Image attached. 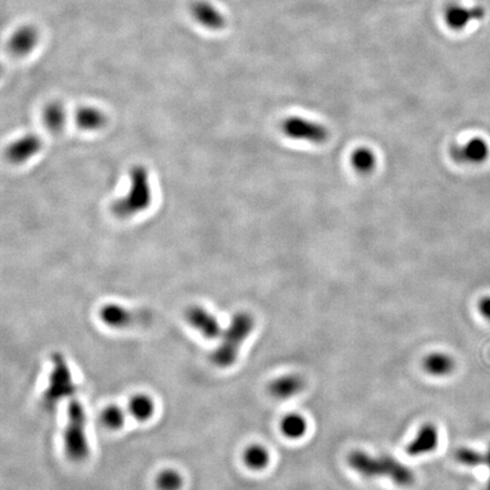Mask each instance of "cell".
Here are the masks:
<instances>
[{"instance_id":"obj_1","label":"cell","mask_w":490,"mask_h":490,"mask_svg":"<svg viewBox=\"0 0 490 490\" xmlns=\"http://www.w3.org/2000/svg\"><path fill=\"white\" fill-rule=\"evenodd\" d=\"M347 463L354 471L367 477H387L400 487H407L414 482L412 471L402 462L387 456H371L365 451H351L347 456Z\"/></svg>"},{"instance_id":"obj_2","label":"cell","mask_w":490,"mask_h":490,"mask_svg":"<svg viewBox=\"0 0 490 490\" xmlns=\"http://www.w3.org/2000/svg\"><path fill=\"white\" fill-rule=\"evenodd\" d=\"M153 202V188L147 167L135 164L130 171L129 191L111 204V213L118 218H131L144 213Z\"/></svg>"},{"instance_id":"obj_3","label":"cell","mask_w":490,"mask_h":490,"mask_svg":"<svg viewBox=\"0 0 490 490\" xmlns=\"http://www.w3.org/2000/svg\"><path fill=\"white\" fill-rule=\"evenodd\" d=\"M254 328V319L248 312L234 314L227 328L220 336L218 346L216 347L211 360L219 368H230L237 362L243 343Z\"/></svg>"},{"instance_id":"obj_4","label":"cell","mask_w":490,"mask_h":490,"mask_svg":"<svg viewBox=\"0 0 490 490\" xmlns=\"http://www.w3.org/2000/svg\"><path fill=\"white\" fill-rule=\"evenodd\" d=\"M63 438L65 454L69 460L81 462L89 456L90 449L87 435V413L78 400L69 402Z\"/></svg>"},{"instance_id":"obj_5","label":"cell","mask_w":490,"mask_h":490,"mask_svg":"<svg viewBox=\"0 0 490 490\" xmlns=\"http://www.w3.org/2000/svg\"><path fill=\"white\" fill-rule=\"evenodd\" d=\"M76 392L72 371L62 353H52L48 386L42 395V402L47 409H52L59 402L71 398Z\"/></svg>"},{"instance_id":"obj_6","label":"cell","mask_w":490,"mask_h":490,"mask_svg":"<svg viewBox=\"0 0 490 490\" xmlns=\"http://www.w3.org/2000/svg\"><path fill=\"white\" fill-rule=\"evenodd\" d=\"M281 130L288 138L312 144H323L328 139V131L325 126L301 117H288L281 124Z\"/></svg>"},{"instance_id":"obj_7","label":"cell","mask_w":490,"mask_h":490,"mask_svg":"<svg viewBox=\"0 0 490 490\" xmlns=\"http://www.w3.org/2000/svg\"><path fill=\"white\" fill-rule=\"evenodd\" d=\"M190 14L192 20L204 30L217 32L224 30L227 24L224 13L209 0L193 1L190 6Z\"/></svg>"},{"instance_id":"obj_8","label":"cell","mask_w":490,"mask_h":490,"mask_svg":"<svg viewBox=\"0 0 490 490\" xmlns=\"http://www.w3.org/2000/svg\"><path fill=\"white\" fill-rule=\"evenodd\" d=\"M99 319L111 328L122 329L146 321L147 314L136 312L117 303H107L99 310Z\"/></svg>"},{"instance_id":"obj_9","label":"cell","mask_w":490,"mask_h":490,"mask_svg":"<svg viewBox=\"0 0 490 490\" xmlns=\"http://www.w3.org/2000/svg\"><path fill=\"white\" fill-rule=\"evenodd\" d=\"M186 321L192 328L200 332L206 340H216L220 338L223 334L220 323L215 314L206 310L200 305H191L186 309L184 314Z\"/></svg>"},{"instance_id":"obj_10","label":"cell","mask_w":490,"mask_h":490,"mask_svg":"<svg viewBox=\"0 0 490 490\" xmlns=\"http://www.w3.org/2000/svg\"><path fill=\"white\" fill-rule=\"evenodd\" d=\"M40 42V32L36 25L22 24L9 36L7 48L16 57H25L34 51Z\"/></svg>"},{"instance_id":"obj_11","label":"cell","mask_w":490,"mask_h":490,"mask_svg":"<svg viewBox=\"0 0 490 490\" xmlns=\"http://www.w3.org/2000/svg\"><path fill=\"white\" fill-rule=\"evenodd\" d=\"M43 147L40 135L27 133L10 142L5 149V155L12 164H23L38 155Z\"/></svg>"},{"instance_id":"obj_12","label":"cell","mask_w":490,"mask_h":490,"mask_svg":"<svg viewBox=\"0 0 490 490\" xmlns=\"http://www.w3.org/2000/svg\"><path fill=\"white\" fill-rule=\"evenodd\" d=\"M486 16V9L482 6H464L461 4H451L446 7V24L454 31H462L472 22L482 21Z\"/></svg>"},{"instance_id":"obj_13","label":"cell","mask_w":490,"mask_h":490,"mask_svg":"<svg viewBox=\"0 0 490 490\" xmlns=\"http://www.w3.org/2000/svg\"><path fill=\"white\" fill-rule=\"evenodd\" d=\"M490 148L482 138H473L463 144H455L451 148V157L455 162L465 164H479L489 157Z\"/></svg>"},{"instance_id":"obj_14","label":"cell","mask_w":490,"mask_h":490,"mask_svg":"<svg viewBox=\"0 0 490 490\" xmlns=\"http://www.w3.org/2000/svg\"><path fill=\"white\" fill-rule=\"evenodd\" d=\"M438 430L431 424H426L420 428L416 438L410 442L407 453L410 456H419L435 451L438 445Z\"/></svg>"},{"instance_id":"obj_15","label":"cell","mask_w":490,"mask_h":490,"mask_svg":"<svg viewBox=\"0 0 490 490\" xmlns=\"http://www.w3.org/2000/svg\"><path fill=\"white\" fill-rule=\"evenodd\" d=\"M74 120L78 129L83 131H98L107 124L108 118L100 108L83 105L76 108Z\"/></svg>"},{"instance_id":"obj_16","label":"cell","mask_w":490,"mask_h":490,"mask_svg":"<svg viewBox=\"0 0 490 490\" xmlns=\"http://www.w3.org/2000/svg\"><path fill=\"white\" fill-rule=\"evenodd\" d=\"M304 386L303 379L296 374H286L272 380L268 386L270 394L276 398H288L301 392Z\"/></svg>"},{"instance_id":"obj_17","label":"cell","mask_w":490,"mask_h":490,"mask_svg":"<svg viewBox=\"0 0 490 490\" xmlns=\"http://www.w3.org/2000/svg\"><path fill=\"white\" fill-rule=\"evenodd\" d=\"M69 114L59 102H51L42 109V122L51 132H59L65 127Z\"/></svg>"},{"instance_id":"obj_18","label":"cell","mask_w":490,"mask_h":490,"mask_svg":"<svg viewBox=\"0 0 490 490\" xmlns=\"http://www.w3.org/2000/svg\"><path fill=\"white\" fill-rule=\"evenodd\" d=\"M424 368L429 374L444 377L454 370L455 362L453 358L446 353H431L424 360Z\"/></svg>"},{"instance_id":"obj_19","label":"cell","mask_w":490,"mask_h":490,"mask_svg":"<svg viewBox=\"0 0 490 490\" xmlns=\"http://www.w3.org/2000/svg\"><path fill=\"white\" fill-rule=\"evenodd\" d=\"M155 402L146 394L134 395L129 402V411L136 421H148L155 413Z\"/></svg>"},{"instance_id":"obj_20","label":"cell","mask_w":490,"mask_h":490,"mask_svg":"<svg viewBox=\"0 0 490 490\" xmlns=\"http://www.w3.org/2000/svg\"><path fill=\"white\" fill-rule=\"evenodd\" d=\"M270 451H267L266 447L258 444L248 446L243 451V462L248 469L255 470V471L265 469L270 464Z\"/></svg>"},{"instance_id":"obj_21","label":"cell","mask_w":490,"mask_h":490,"mask_svg":"<svg viewBox=\"0 0 490 490\" xmlns=\"http://www.w3.org/2000/svg\"><path fill=\"white\" fill-rule=\"evenodd\" d=\"M281 429L287 438L298 440L307 431V421L304 418L296 413H290L284 416L281 422Z\"/></svg>"},{"instance_id":"obj_22","label":"cell","mask_w":490,"mask_h":490,"mask_svg":"<svg viewBox=\"0 0 490 490\" xmlns=\"http://www.w3.org/2000/svg\"><path fill=\"white\" fill-rule=\"evenodd\" d=\"M351 164L360 174H369L374 171L376 166V157L371 150L360 148L352 153Z\"/></svg>"},{"instance_id":"obj_23","label":"cell","mask_w":490,"mask_h":490,"mask_svg":"<svg viewBox=\"0 0 490 490\" xmlns=\"http://www.w3.org/2000/svg\"><path fill=\"white\" fill-rule=\"evenodd\" d=\"M102 425L111 430H118L125 424V412L122 407L109 405L102 412Z\"/></svg>"},{"instance_id":"obj_24","label":"cell","mask_w":490,"mask_h":490,"mask_svg":"<svg viewBox=\"0 0 490 490\" xmlns=\"http://www.w3.org/2000/svg\"><path fill=\"white\" fill-rule=\"evenodd\" d=\"M155 486L158 490H180L183 486L182 475L176 470H162L155 478Z\"/></svg>"},{"instance_id":"obj_25","label":"cell","mask_w":490,"mask_h":490,"mask_svg":"<svg viewBox=\"0 0 490 490\" xmlns=\"http://www.w3.org/2000/svg\"><path fill=\"white\" fill-rule=\"evenodd\" d=\"M460 463L468 466H478L484 464V454L470 449H460L455 454Z\"/></svg>"},{"instance_id":"obj_26","label":"cell","mask_w":490,"mask_h":490,"mask_svg":"<svg viewBox=\"0 0 490 490\" xmlns=\"http://www.w3.org/2000/svg\"><path fill=\"white\" fill-rule=\"evenodd\" d=\"M478 310L484 319L490 321V295L484 296L479 300Z\"/></svg>"},{"instance_id":"obj_27","label":"cell","mask_w":490,"mask_h":490,"mask_svg":"<svg viewBox=\"0 0 490 490\" xmlns=\"http://www.w3.org/2000/svg\"><path fill=\"white\" fill-rule=\"evenodd\" d=\"M484 464H487V465L489 466V469H490V446H489V449H488L487 453H486V454H484ZM487 490H490V479H489V482H488Z\"/></svg>"}]
</instances>
